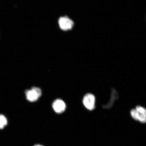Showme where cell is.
I'll return each mask as SVG.
<instances>
[{
  "label": "cell",
  "mask_w": 146,
  "mask_h": 146,
  "mask_svg": "<svg viewBox=\"0 0 146 146\" xmlns=\"http://www.w3.org/2000/svg\"><path fill=\"white\" fill-rule=\"evenodd\" d=\"M131 117L135 120L142 123H146V109L141 106H137L131 110Z\"/></svg>",
  "instance_id": "6da1fadb"
},
{
  "label": "cell",
  "mask_w": 146,
  "mask_h": 146,
  "mask_svg": "<svg viewBox=\"0 0 146 146\" xmlns=\"http://www.w3.org/2000/svg\"><path fill=\"white\" fill-rule=\"evenodd\" d=\"M25 94L27 100L31 102H34L37 101L40 97L42 91L39 88L33 87L30 90L25 91Z\"/></svg>",
  "instance_id": "7a4b0ae2"
},
{
  "label": "cell",
  "mask_w": 146,
  "mask_h": 146,
  "mask_svg": "<svg viewBox=\"0 0 146 146\" xmlns=\"http://www.w3.org/2000/svg\"><path fill=\"white\" fill-rule=\"evenodd\" d=\"M84 105L89 111H92L96 108L95 96L90 93L85 94L83 100Z\"/></svg>",
  "instance_id": "3957f363"
},
{
  "label": "cell",
  "mask_w": 146,
  "mask_h": 146,
  "mask_svg": "<svg viewBox=\"0 0 146 146\" xmlns=\"http://www.w3.org/2000/svg\"><path fill=\"white\" fill-rule=\"evenodd\" d=\"M58 23L60 28L62 30L64 31L71 30L74 25L72 20L67 16L60 17Z\"/></svg>",
  "instance_id": "277c9868"
},
{
  "label": "cell",
  "mask_w": 146,
  "mask_h": 146,
  "mask_svg": "<svg viewBox=\"0 0 146 146\" xmlns=\"http://www.w3.org/2000/svg\"><path fill=\"white\" fill-rule=\"evenodd\" d=\"M52 107L56 113L61 114L65 111L66 109V105L63 100L56 99L53 103Z\"/></svg>",
  "instance_id": "5b68a950"
},
{
  "label": "cell",
  "mask_w": 146,
  "mask_h": 146,
  "mask_svg": "<svg viewBox=\"0 0 146 146\" xmlns=\"http://www.w3.org/2000/svg\"><path fill=\"white\" fill-rule=\"evenodd\" d=\"M8 124L6 117L3 115L0 114V129H3Z\"/></svg>",
  "instance_id": "8992f818"
},
{
  "label": "cell",
  "mask_w": 146,
  "mask_h": 146,
  "mask_svg": "<svg viewBox=\"0 0 146 146\" xmlns=\"http://www.w3.org/2000/svg\"><path fill=\"white\" fill-rule=\"evenodd\" d=\"M34 146H44L41 145H39V144H36V145H35Z\"/></svg>",
  "instance_id": "52a82bcc"
}]
</instances>
